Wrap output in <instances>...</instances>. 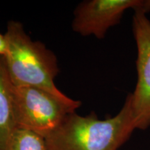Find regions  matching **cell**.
Returning <instances> with one entry per match:
<instances>
[{
	"mask_svg": "<svg viewBox=\"0 0 150 150\" xmlns=\"http://www.w3.org/2000/svg\"><path fill=\"white\" fill-rule=\"evenodd\" d=\"M136 129L129 93L114 117L101 120L94 111L86 116L71 112L45 140L50 150H118Z\"/></svg>",
	"mask_w": 150,
	"mask_h": 150,
	"instance_id": "1",
	"label": "cell"
},
{
	"mask_svg": "<svg viewBox=\"0 0 150 150\" xmlns=\"http://www.w3.org/2000/svg\"><path fill=\"white\" fill-rule=\"evenodd\" d=\"M5 36L7 52L4 57L15 86L39 88L67 104L80 107L81 102L67 97L54 83L59 68L53 52L40 41L33 40L20 22L9 21Z\"/></svg>",
	"mask_w": 150,
	"mask_h": 150,
	"instance_id": "2",
	"label": "cell"
},
{
	"mask_svg": "<svg viewBox=\"0 0 150 150\" xmlns=\"http://www.w3.org/2000/svg\"><path fill=\"white\" fill-rule=\"evenodd\" d=\"M13 96L17 128L33 131L45 138L79 108L33 86H14Z\"/></svg>",
	"mask_w": 150,
	"mask_h": 150,
	"instance_id": "3",
	"label": "cell"
},
{
	"mask_svg": "<svg viewBox=\"0 0 150 150\" xmlns=\"http://www.w3.org/2000/svg\"><path fill=\"white\" fill-rule=\"evenodd\" d=\"M150 13V0H88L74 11L72 30L82 36L105 38L110 28L120 22L125 11Z\"/></svg>",
	"mask_w": 150,
	"mask_h": 150,
	"instance_id": "4",
	"label": "cell"
},
{
	"mask_svg": "<svg viewBox=\"0 0 150 150\" xmlns=\"http://www.w3.org/2000/svg\"><path fill=\"white\" fill-rule=\"evenodd\" d=\"M132 31L136 45L137 81L130 93L137 129L150 127V20L144 11H134Z\"/></svg>",
	"mask_w": 150,
	"mask_h": 150,
	"instance_id": "5",
	"label": "cell"
},
{
	"mask_svg": "<svg viewBox=\"0 0 150 150\" xmlns=\"http://www.w3.org/2000/svg\"><path fill=\"white\" fill-rule=\"evenodd\" d=\"M14 85L9 76L4 57H0V150H7L17 128L14 112Z\"/></svg>",
	"mask_w": 150,
	"mask_h": 150,
	"instance_id": "6",
	"label": "cell"
},
{
	"mask_svg": "<svg viewBox=\"0 0 150 150\" xmlns=\"http://www.w3.org/2000/svg\"><path fill=\"white\" fill-rule=\"evenodd\" d=\"M7 150H50L45 138L33 131L16 128L8 142Z\"/></svg>",
	"mask_w": 150,
	"mask_h": 150,
	"instance_id": "7",
	"label": "cell"
},
{
	"mask_svg": "<svg viewBox=\"0 0 150 150\" xmlns=\"http://www.w3.org/2000/svg\"><path fill=\"white\" fill-rule=\"evenodd\" d=\"M7 52V40L5 34L0 33V57L4 56Z\"/></svg>",
	"mask_w": 150,
	"mask_h": 150,
	"instance_id": "8",
	"label": "cell"
}]
</instances>
